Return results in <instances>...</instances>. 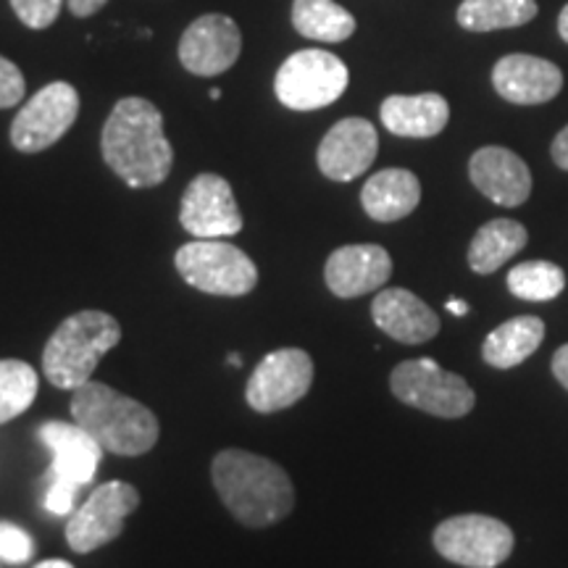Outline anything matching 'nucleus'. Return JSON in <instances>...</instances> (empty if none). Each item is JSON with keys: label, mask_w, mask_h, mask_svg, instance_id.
<instances>
[{"label": "nucleus", "mask_w": 568, "mask_h": 568, "mask_svg": "<svg viewBox=\"0 0 568 568\" xmlns=\"http://www.w3.org/2000/svg\"><path fill=\"white\" fill-rule=\"evenodd\" d=\"M103 161L134 190L155 187L172 172L174 151L163 134V113L145 98L113 105L101 134Z\"/></svg>", "instance_id": "1"}, {"label": "nucleus", "mask_w": 568, "mask_h": 568, "mask_svg": "<svg viewBox=\"0 0 568 568\" xmlns=\"http://www.w3.org/2000/svg\"><path fill=\"white\" fill-rule=\"evenodd\" d=\"M211 479L226 510L251 529H264L293 514V479L272 458L226 447L211 464Z\"/></svg>", "instance_id": "2"}, {"label": "nucleus", "mask_w": 568, "mask_h": 568, "mask_svg": "<svg viewBox=\"0 0 568 568\" xmlns=\"http://www.w3.org/2000/svg\"><path fill=\"white\" fill-rule=\"evenodd\" d=\"M71 418L113 456L138 458L159 443V418L134 397H126L103 382H88L71 397Z\"/></svg>", "instance_id": "3"}, {"label": "nucleus", "mask_w": 568, "mask_h": 568, "mask_svg": "<svg viewBox=\"0 0 568 568\" xmlns=\"http://www.w3.org/2000/svg\"><path fill=\"white\" fill-rule=\"evenodd\" d=\"M122 343V326L105 311H80L63 318L42 351V374L59 389H77L92 379L103 355Z\"/></svg>", "instance_id": "4"}, {"label": "nucleus", "mask_w": 568, "mask_h": 568, "mask_svg": "<svg viewBox=\"0 0 568 568\" xmlns=\"http://www.w3.org/2000/svg\"><path fill=\"white\" fill-rule=\"evenodd\" d=\"M176 272L205 295L243 297L258 284L253 258L224 240H193L174 255Z\"/></svg>", "instance_id": "5"}, {"label": "nucleus", "mask_w": 568, "mask_h": 568, "mask_svg": "<svg viewBox=\"0 0 568 568\" xmlns=\"http://www.w3.org/2000/svg\"><path fill=\"white\" fill-rule=\"evenodd\" d=\"M389 389L400 403L439 418H460L477 406V395L464 376L445 372L437 361H403L389 374Z\"/></svg>", "instance_id": "6"}, {"label": "nucleus", "mask_w": 568, "mask_h": 568, "mask_svg": "<svg viewBox=\"0 0 568 568\" xmlns=\"http://www.w3.org/2000/svg\"><path fill=\"white\" fill-rule=\"evenodd\" d=\"M351 82L347 67L335 53L305 48L290 55L276 71L274 92L293 111H318L343 98Z\"/></svg>", "instance_id": "7"}, {"label": "nucleus", "mask_w": 568, "mask_h": 568, "mask_svg": "<svg viewBox=\"0 0 568 568\" xmlns=\"http://www.w3.org/2000/svg\"><path fill=\"white\" fill-rule=\"evenodd\" d=\"M435 548L450 564L464 568H497L514 552V531L500 518L464 514L435 529Z\"/></svg>", "instance_id": "8"}, {"label": "nucleus", "mask_w": 568, "mask_h": 568, "mask_svg": "<svg viewBox=\"0 0 568 568\" xmlns=\"http://www.w3.org/2000/svg\"><path fill=\"white\" fill-rule=\"evenodd\" d=\"M140 508V493L130 481H105L82 503L67 524L69 548L80 556L122 537L126 516Z\"/></svg>", "instance_id": "9"}, {"label": "nucleus", "mask_w": 568, "mask_h": 568, "mask_svg": "<svg viewBox=\"0 0 568 568\" xmlns=\"http://www.w3.org/2000/svg\"><path fill=\"white\" fill-rule=\"evenodd\" d=\"M314 385V358L301 347H280L261 358L245 387V400L255 414L293 408Z\"/></svg>", "instance_id": "10"}, {"label": "nucleus", "mask_w": 568, "mask_h": 568, "mask_svg": "<svg viewBox=\"0 0 568 568\" xmlns=\"http://www.w3.org/2000/svg\"><path fill=\"white\" fill-rule=\"evenodd\" d=\"M80 116V92L69 82H51L21 105L11 124V142L19 153H42L59 142Z\"/></svg>", "instance_id": "11"}, {"label": "nucleus", "mask_w": 568, "mask_h": 568, "mask_svg": "<svg viewBox=\"0 0 568 568\" xmlns=\"http://www.w3.org/2000/svg\"><path fill=\"white\" fill-rule=\"evenodd\" d=\"M180 222L197 240L237 234L243 230V213L234 201L232 184L219 174H197L182 195Z\"/></svg>", "instance_id": "12"}, {"label": "nucleus", "mask_w": 568, "mask_h": 568, "mask_svg": "<svg viewBox=\"0 0 568 568\" xmlns=\"http://www.w3.org/2000/svg\"><path fill=\"white\" fill-rule=\"evenodd\" d=\"M243 51V34L224 13H205L187 27L180 40V61L190 74L219 77L230 71Z\"/></svg>", "instance_id": "13"}, {"label": "nucleus", "mask_w": 568, "mask_h": 568, "mask_svg": "<svg viewBox=\"0 0 568 568\" xmlns=\"http://www.w3.org/2000/svg\"><path fill=\"white\" fill-rule=\"evenodd\" d=\"M379 153V134L366 119H343L324 134L316 151L322 174L332 182H353L366 174Z\"/></svg>", "instance_id": "14"}, {"label": "nucleus", "mask_w": 568, "mask_h": 568, "mask_svg": "<svg viewBox=\"0 0 568 568\" xmlns=\"http://www.w3.org/2000/svg\"><path fill=\"white\" fill-rule=\"evenodd\" d=\"M393 276V258L382 245H345L326 258L324 280L332 295L351 301L376 293Z\"/></svg>", "instance_id": "15"}, {"label": "nucleus", "mask_w": 568, "mask_h": 568, "mask_svg": "<svg viewBox=\"0 0 568 568\" xmlns=\"http://www.w3.org/2000/svg\"><path fill=\"white\" fill-rule=\"evenodd\" d=\"M38 437L53 456L51 481H67V485L84 487L95 479L98 466H101L103 458V447L80 424L45 422L38 429Z\"/></svg>", "instance_id": "16"}, {"label": "nucleus", "mask_w": 568, "mask_h": 568, "mask_svg": "<svg viewBox=\"0 0 568 568\" xmlns=\"http://www.w3.org/2000/svg\"><path fill=\"white\" fill-rule=\"evenodd\" d=\"M468 176L481 195L503 209H516L531 195L529 166L508 148H479L468 161Z\"/></svg>", "instance_id": "17"}, {"label": "nucleus", "mask_w": 568, "mask_h": 568, "mask_svg": "<svg viewBox=\"0 0 568 568\" xmlns=\"http://www.w3.org/2000/svg\"><path fill=\"white\" fill-rule=\"evenodd\" d=\"M493 84L503 101L516 105H539L552 101L564 90V74L548 59L510 53L495 63Z\"/></svg>", "instance_id": "18"}, {"label": "nucleus", "mask_w": 568, "mask_h": 568, "mask_svg": "<svg viewBox=\"0 0 568 568\" xmlns=\"http://www.w3.org/2000/svg\"><path fill=\"white\" fill-rule=\"evenodd\" d=\"M374 324L403 345H424L439 335V316L403 287L379 290L372 301Z\"/></svg>", "instance_id": "19"}, {"label": "nucleus", "mask_w": 568, "mask_h": 568, "mask_svg": "<svg viewBox=\"0 0 568 568\" xmlns=\"http://www.w3.org/2000/svg\"><path fill=\"white\" fill-rule=\"evenodd\" d=\"M418 203H422V182L408 169H382L361 190L364 211L382 224L410 216Z\"/></svg>", "instance_id": "20"}, {"label": "nucleus", "mask_w": 568, "mask_h": 568, "mask_svg": "<svg viewBox=\"0 0 568 568\" xmlns=\"http://www.w3.org/2000/svg\"><path fill=\"white\" fill-rule=\"evenodd\" d=\"M382 124L397 138H435L447 126L450 105L437 92L422 95H389L379 109Z\"/></svg>", "instance_id": "21"}, {"label": "nucleus", "mask_w": 568, "mask_h": 568, "mask_svg": "<svg viewBox=\"0 0 568 568\" xmlns=\"http://www.w3.org/2000/svg\"><path fill=\"white\" fill-rule=\"evenodd\" d=\"M545 322L539 316H516L493 329L481 345V358L495 368H514L542 345Z\"/></svg>", "instance_id": "22"}, {"label": "nucleus", "mask_w": 568, "mask_h": 568, "mask_svg": "<svg viewBox=\"0 0 568 568\" xmlns=\"http://www.w3.org/2000/svg\"><path fill=\"white\" fill-rule=\"evenodd\" d=\"M527 243V226L514 219H493L474 234L471 245H468V266L477 274H493L503 264H508L516 253H521Z\"/></svg>", "instance_id": "23"}, {"label": "nucleus", "mask_w": 568, "mask_h": 568, "mask_svg": "<svg viewBox=\"0 0 568 568\" xmlns=\"http://www.w3.org/2000/svg\"><path fill=\"white\" fill-rule=\"evenodd\" d=\"M537 17V0H464L458 6V24L466 32L514 30Z\"/></svg>", "instance_id": "24"}, {"label": "nucleus", "mask_w": 568, "mask_h": 568, "mask_svg": "<svg viewBox=\"0 0 568 568\" xmlns=\"http://www.w3.org/2000/svg\"><path fill=\"white\" fill-rule=\"evenodd\" d=\"M295 30L308 40L343 42L355 32V17L335 0H295Z\"/></svg>", "instance_id": "25"}, {"label": "nucleus", "mask_w": 568, "mask_h": 568, "mask_svg": "<svg viewBox=\"0 0 568 568\" xmlns=\"http://www.w3.org/2000/svg\"><path fill=\"white\" fill-rule=\"evenodd\" d=\"M566 272L550 261H527L508 272V290L518 301L548 303L564 293Z\"/></svg>", "instance_id": "26"}, {"label": "nucleus", "mask_w": 568, "mask_h": 568, "mask_svg": "<svg viewBox=\"0 0 568 568\" xmlns=\"http://www.w3.org/2000/svg\"><path fill=\"white\" fill-rule=\"evenodd\" d=\"M38 372L19 358L0 361V424L24 414L38 397Z\"/></svg>", "instance_id": "27"}, {"label": "nucleus", "mask_w": 568, "mask_h": 568, "mask_svg": "<svg viewBox=\"0 0 568 568\" xmlns=\"http://www.w3.org/2000/svg\"><path fill=\"white\" fill-rule=\"evenodd\" d=\"M67 0H11V9L30 30H48L59 19Z\"/></svg>", "instance_id": "28"}, {"label": "nucleus", "mask_w": 568, "mask_h": 568, "mask_svg": "<svg viewBox=\"0 0 568 568\" xmlns=\"http://www.w3.org/2000/svg\"><path fill=\"white\" fill-rule=\"evenodd\" d=\"M34 556V539L11 521H0V560L6 564H27Z\"/></svg>", "instance_id": "29"}, {"label": "nucleus", "mask_w": 568, "mask_h": 568, "mask_svg": "<svg viewBox=\"0 0 568 568\" xmlns=\"http://www.w3.org/2000/svg\"><path fill=\"white\" fill-rule=\"evenodd\" d=\"M24 74H21L19 67L9 59L0 55V109H13L24 101Z\"/></svg>", "instance_id": "30"}, {"label": "nucleus", "mask_w": 568, "mask_h": 568, "mask_svg": "<svg viewBox=\"0 0 568 568\" xmlns=\"http://www.w3.org/2000/svg\"><path fill=\"white\" fill-rule=\"evenodd\" d=\"M77 497H80V487L67 485V481H51L45 493V510L51 516H71L74 514Z\"/></svg>", "instance_id": "31"}, {"label": "nucleus", "mask_w": 568, "mask_h": 568, "mask_svg": "<svg viewBox=\"0 0 568 568\" xmlns=\"http://www.w3.org/2000/svg\"><path fill=\"white\" fill-rule=\"evenodd\" d=\"M550 155H552V161H556L558 169L568 172V126H564V130L556 134V140H552V145H550Z\"/></svg>", "instance_id": "32"}, {"label": "nucleus", "mask_w": 568, "mask_h": 568, "mask_svg": "<svg viewBox=\"0 0 568 568\" xmlns=\"http://www.w3.org/2000/svg\"><path fill=\"white\" fill-rule=\"evenodd\" d=\"M105 3H109V0H67L69 11L80 19H88L92 13H98Z\"/></svg>", "instance_id": "33"}, {"label": "nucleus", "mask_w": 568, "mask_h": 568, "mask_svg": "<svg viewBox=\"0 0 568 568\" xmlns=\"http://www.w3.org/2000/svg\"><path fill=\"white\" fill-rule=\"evenodd\" d=\"M552 374L568 389V345L558 347L556 355H552Z\"/></svg>", "instance_id": "34"}, {"label": "nucleus", "mask_w": 568, "mask_h": 568, "mask_svg": "<svg viewBox=\"0 0 568 568\" xmlns=\"http://www.w3.org/2000/svg\"><path fill=\"white\" fill-rule=\"evenodd\" d=\"M445 308L450 311L453 316H466L468 314V303L466 301H458V297H450V301L445 303Z\"/></svg>", "instance_id": "35"}, {"label": "nucleus", "mask_w": 568, "mask_h": 568, "mask_svg": "<svg viewBox=\"0 0 568 568\" xmlns=\"http://www.w3.org/2000/svg\"><path fill=\"white\" fill-rule=\"evenodd\" d=\"M558 34L568 42V3L564 6V11H560L558 17Z\"/></svg>", "instance_id": "36"}, {"label": "nucleus", "mask_w": 568, "mask_h": 568, "mask_svg": "<svg viewBox=\"0 0 568 568\" xmlns=\"http://www.w3.org/2000/svg\"><path fill=\"white\" fill-rule=\"evenodd\" d=\"M34 568H74L69 564V560H61V558H51V560H42V564H38Z\"/></svg>", "instance_id": "37"}, {"label": "nucleus", "mask_w": 568, "mask_h": 568, "mask_svg": "<svg viewBox=\"0 0 568 568\" xmlns=\"http://www.w3.org/2000/svg\"><path fill=\"white\" fill-rule=\"evenodd\" d=\"M230 366H234V368L243 366V358H240V353H230Z\"/></svg>", "instance_id": "38"}, {"label": "nucleus", "mask_w": 568, "mask_h": 568, "mask_svg": "<svg viewBox=\"0 0 568 568\" xmlns=\"http://www.w3.org/2000/svg\"><path fill=\"white\" fill-rule=\"evenodd\" d=\"M209 95H211V101H219V98H222V90H219V88H213V90L209 92Z\"/></svg>", "instance_id": "39"}]
</instances>
